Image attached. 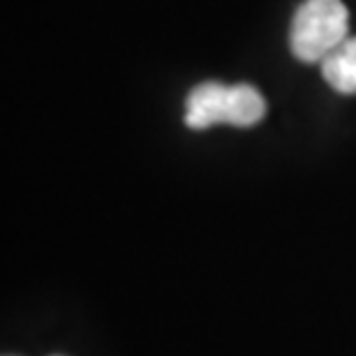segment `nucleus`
Segmentation results:
<instances>
[{
	"instance_id": "nucleus-1",
	"label": "nucleus",
	"mask_w": 356,
	"mask_h": 356,
	"mask_svg": "<svg viewBox=\"0 0 356 356\" xmlns=\"http://www.w3.org/2000/svg\"><path fill=\"white\" fill-rule=\"evenodd\" d=\"M264 97L250 83L222 86L218 81H206L192 88L185 99V125L190 130H206L220 123L252 127L264 118Z\"/></svg>"
},
{
	"instance_id": "nucleus-2",
	"label": "nucleus",
	"mask_w": 356,
	"mask_h": 356,
	"mask_svg": "<svg viewBox=\"0 0 356 356\" xmlns=\"http://www.w3.org/2000/svg\"><path fill=\"white\" fill-rule=\"evenodd\" d=\"M350 12L343 0H303L291 19L289 47L303 63H322L347 40Z\"/></svg>"
},
{
	"instance_id": "nucleus-3",
	"label": "nucleus",
	"mask_w": 356,
	"mask_h": 356,
	"mask_svg": "<svg viewBox=\"0 0 356 356\" xmlns=\"http://www.w3.org/2000/svg\"><path fill=\"white\" fill-rule=\"evenodd\" d=\"M324 81L343 95L356 92V38H347L329 58L322 60Z\"/></svg>"
}]
</instances>
